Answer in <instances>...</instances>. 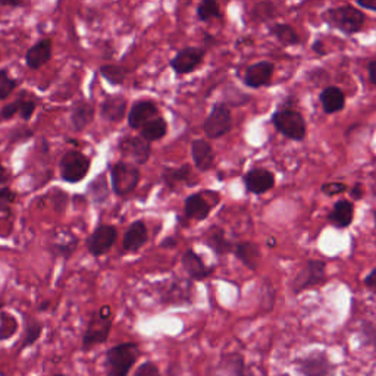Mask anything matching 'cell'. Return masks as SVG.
Returning a JSON list of instances; mask_svg holds the SVG:
<instances>
[{
	"instance_id": "obj_1",
	"label": "cell",
	"mask_w": 376,
	"mask_h": 376,
	"mask_svg": "<svg viewBox=\"0 0 376 376\" xmlns=\"http://www.w3.org/2000/svg\"><path fill=\"white\" fill-rule=\"evenodd\" d=\"M112 324H114V316H112V309H110L109 304H105L100 309L93 312L89 317L84 336H82V343H81L82 350L87 352V350H91V348L96 345L105 344L109 340L110 331H112Z\"/></svg>"
},
{
	"instance_id": "obj_2",
	"label": "cell",
	"mask_w": 376,
	"mask_h": 376,
	"mask_svg": "<svg viewBox=\"0 0 376 376\" xmlns=\"http://www.w3.org/2000/svg\"><path fill=\"white\" fill-rule=\"evenodd\" d=\"M140 354L137 343H122L109 348L105 359L106 376H128Z\"/></svg>"
},
{
	"instance_id": "obj_3",
	"label": "cell",
	"mask_w": 376,
	"mask_h": 376,
	"mask_svg": "<svg viewBox=\"0 0 376 376\" xmlns=\"http://www.w3.org/2000/svg\"><path fill=\"white\" fill-rule=\"evenodd\" d=\"M324 21L331 27L347 36L359 33L365 25V13L353 5L331 8L324 12Z\"/></svg>"
},
{
	"instance_id": "obj_4",
	"label": "cell",
	"mask_w": 376,
	"mask_h": 376,
	"mask_svg": "<svg viewBox=\"0 0 376 376\" xmlns=\"http://www.w3.org/2000/svg\"><path fill=\"white\" fill-rule=\"evenodd\" d=\"M140 179L142 172L133 163L121 160L110 166V183H112V191L118 197L131 194L140 184Z\"/></svg>"
},
{
	"instance_id": "obj_5",
	"label": "cell",
	"mask_w": 376,
	"mask_h": 376,
	"mask_svg": "<svg viewBox=\"0 0 376 376\" xmlns=\"http://www.w3.org/2000/svg\"><path fill=\"white\" fill-rule=\"evenodd\" d=\"M91 160L78 150H68L61 159V176L68 184H77L84 179L90 171Z\"/></svg>"
},
{
	"instance_id": "obj_6",
	"label": "cell",
	"mask_w": 376,
	"mask_h": 376,
	"mask_svg": "<svg viewBox=\"0 0 376 376\" xmlns=\"http://www.w3.org/2000/svg\"><path fill=\"white\" fill-rule=\"evenodd\" d=\"M272 122L275 128L289 140L301 142L306 137V121L304 118L292 109H281L273 114Z\"/></svg>"
},
{
	"instance_id": "obj_7",
	"label": "cell",
	"mask_w": 376,
	"mask_h": 376,
	"mask_svg": "<svg viewBox=\"0 0 376 376\" xmlns=\"http://www.w3.org/2000/svg\"><path fill=\"white\" fill-rule=\"evenodd\" d=\"M231 127H232V116L228 105L216 103L203 123V131L207 135V138L218 140V138L227 135L231 131Z\"/></svg>"
},
{
	"instance_id": "obj_8",
	"label": "cell",
	"mask_w": 376,
	"mask_h": 376,
	"mask_svg": "<svg viewBox=\"0 0 376 376\" xmlns=\"http://www.w3.org/2000/svg\"><path fill=\"white\" fill-rule=\"evenodd\" d=\"M326 281V263L322 260H309L292 281V292L300 294L301 291Z\"/></svg>"
},
{
	"instance_id": "obj_9",
	"label": "cell",
	"mask_w": 376,
	"mask_h": 376,
	"mask_svg": "<svg viewBox=\"0 0 376 376\" xmlns=\"http://www.w3.org/2000/svg\"><path fill=\"white\" fill-rule=\"evenodd\" d=\"M116 240H118V230L114 225L100 224L89 235L86 247L91 256L99 257L106 255L109 250L115 246Z\"/></svg>"
},
{
	"instance_id": "obj_10",
	"label": "cell",
	"mask_w": 376,
	"mask_h": 376,
	"mask_svg": "<svg viewBox=\"0 0 376 376\" xmlns=\"http://www.w3.org/2000/svg\"><path fill=\"white\" fill-rule=\"evenodd\" d=\"M204 54L206 50L203 47L187 46L175 54L171 59L170 65L176 75H187L196 71V69L203 63Z\"/></svg>"
},
{
	"instance_id": "obj_11",
	"label": "cell",
	"mask_w": 376,
	"mask_h": 376,
	"mask_svg": "<svg viewBox=\"0 0 376 376\" xmlns=\"http://www.w3.org/2000/svg\"><path fill=\"white\" fill-rule=\"evenodd\" d=\"M118 149L123 158H128L133 160V165H144L150 159L151 144L146 142L143 137H134V135H125L122 137Z\"/></svg>"
},
{
	"instance_id": "obj_12",
	"label": "cell",
	"mask_w": 376,
	"mask_h": 376,
	"mask_svg": "<svg viewBox=\"0 0 376 376\" xmlns=\"http://www.w3.org/2000/svg\"><path fill=\"white\" fill-rule=\"evenodd\" d=\"M194 176L196 175L193 174L190 165H181L176 168L168 166V168H163L160 174L163 184L172 191L178 190L179 187H193L194 184H197V179Z\"/></svg>"
},
{
	"instance_id": "obj_13",
	"label": "cell",
	"mask_w": 376,
	"mask_h": 376,
	"mask_svg": "<svg viewBox=\"0 0 376 376\" xmlns=\"http://www.w3.org/2000/svg\"><path fill=\"white\" fill-rule=\"evenodd\" d=\"M193 297V284L187 280L170 281L162 289V303L165 304H190Z\"/></svg>"
},
{
	"instance_id": "obj_14",
	"label": "cell",
	"mask_w": 376,
	"mask_h": 376,
	"mask_svg": "<svg viewBox=\"0 0 376 376\" xmlns=\"http://www.w3.org/2000/svg\"><path fill=\"white\" fill-rule=\"evenodd\" d=\"M160 116L159 107L151 100H138L128 112V125L133 130H142L147 122Z\"/></svg>"
},
{
	"instance_id": "obj_15",
	"label": "cell",
	"mask_w": 376,
	"mask_h": 376,
	"mask_svg": "<svg viewBox=\"0 0 376 376\" xmlns=\"http://www.w3.org/2000/svg\"><path fill=\"white\" fill-rule=\"evenodd\" d=\"M273 63L269 61H262L247 66L244 73V84L250 89H260L271 84L273 75Z\"/></svg>"
},
{
	"instance_id": "obj_16",
	"label": "cell",
	"mask_w": 376,
	"mask_h": 376,
	"mask_svg": "<svg viewBox=\"0 0 376 376\" xmlns=\"http://www.w3.org/2000/svg\"><path fill=\"white\" fill-rule=\"evenodd\" d=\"M181 264L191 281H203L215 272V266H207L194 250H187L181 257Z\"/></svg>"
},
{
	"instance_id": "obj_17",
	"label": "cell",
	"mask_w": 376,
	"mask_h": 376,
	"mask_svg": "<svg viewBox=\"0 0 376 376\" xmlns=\"http://www.w3.org/2000/svg\"><path fill=\"white\" fill-rule=\"evenodd\" d=\"M215 204L218 203L209 202L206 193H193L190 196H187L184 202V215L187 219L191 220H204L211 215V211Z\"/></svg>"
},
{
	"instance_id": "obj_18",
	"label": "cell",
	"mask_w": 376,
	"mask_h": 376,
	"mask_svg": "<svg viewBox=\"0 0 376 376\" xmlns=\"http://www.w3.org/2000/svg\"><path fill=\"white\" fill-rule=\"evenodd\" d=\"M207 376H253V373L246 369L240 354H227L209 370Z\"/></svg>"
},
{
	"instance_id": "obj_19",
	"label": "cell",
	"mask_w": 376,
	"mask_h": 376,
	"mask_svg": "<svg viewBox=\"0 0 376 376\" xmlns=\"http://www.w3.org/2000/svg\"><path fill=\"white\" fill-rule=\"evenodd\" d=\"M244 186L248 193L264 194L275 187V175L263 168L250 170L244 175Z\"/></svg>"
},
{
	"instance_id": "obj_20",
	"label": "cell",
	"mask_w": 376,
	"mask_h": 376,
	"mask_svg": "<svg viewBox=\"0 0 376 376\" xmlns=\"http://www.w3.org/2000/svg\"><path fill=\"white\" fill-rule=\"evenodd\" d=\"M53 54V43L50 38H41L25 53V65L31 71H37L41 66L50 62Z\"/></svg>"
},
{
	"instance_id": "obj_21",
	"label": "cell",
	"mask_w": 376,
	"mask_h": 376,
	"mask_svg": "<svg viewBox=\"0 0 376 376\" xmlns=\"http://www.w3.org/2000/svg\"><path fill=\"white\" fill-rule=\"evenodd\" d=\"M147 241H149V232L146 224L143 220H135L123 234L122 252L123 253L138 252Z\"/></svg>"
},
{
	"instance_id": "obj_22",
	"label": "cell",
	"mask_w": 376,
	"mask_h": 376,
	"mask_svg": "<svg viewBox=\"0 0 376 376\" xmlns=\"http://www.w3.org/2000/svg\"><path fill=\"white\" fill-rule=\"evenodd\" d=\"M191 158L199 171H211L215 165V150L204 138H197L191 143Z\"/></svg>"
},
{
	"instance_id": "obj_23",
	"label": "cell",
	"mask_w": 376,
	"mask_h": 376,
	"mask_svg": "<svg viewBox=\"0 0 376 376\" xmlns=\"http://www.w3.org/2000/svg\"><path fill=\"white\" fill-rule=\"evenodd\" d=\"M203 243L218 256H225L234 252V247H235V244H232L227 239L225 231L218 225L211 227L203 234Z\"/></svg>"
},
{
	"instance_id": "obj_24",
	"label": "cell",
	"mask_w": 376,
	"mask_h": 376,
	"mask_svg": "<svg viewBox=\"0 0 376 376\" xmlns=\"http://www.w3.org/2000/svg\"><path fill=\"white\" fill-rule=\"evenodd\" d=\"M299 369L304 376H328L331 372V363L325 354L313 353L297 361Z\"/></svg>"
},
{
	"instance_id": "obj_25",
	"label": "cell",
	"mask_w": 376,
	"mask_h": 376,
	"mask_svg": "<svg viewBox=\"0 0 376 376\" xmlns=\"http://www.w3.org/2000/svg\"><path fill=\"white\" fill-rule=\"evenodd\" d=\"M128 102L123 96H107L100 103V115L105 121L121 122L127 114Z\"/></svg>"
},
{
	"instance_id": "obj_26",
	"label": "cell",
	"mask_w": 376,
	"mask_h": 376,
	"mask_svg": "<svg viewBox=\"0 0 376 376\" xmlns=\"http://www.w3.org/2000/svg\"><path fill=\"white\" fill-rule=\"evenodd\" d=\"M96 115V107L91 102L81 100L73 106L71 116H69V122L73 125L74 131H84L89 125L93 122Z\"/></svg>"
},
{
	"instance_id": "obj_27",
	"label": "cell",
	"mask_w": 376,
	"mask_h": 376,
	"mask_svg": "<svg viewBox=\"0 0 376 376\" xmlns=\"http://www.w3.org/2000/svg\"><path fill=\"white\" fill-rule=\"evenodd\" d=\"M78 247V239L69 231H57L54 232V241L52 244V250L54 256L63 259H69Z\"/></svg>"
},
{
	"instance_id": "obj_28",
	"label": "cell",
	"mask_w": 376,
	"mask_h": 376,
	"mask_svg": "<svg viewBox=\"0 0 376 376\" xmlns=\"http://www.w3.org/2000/svg\"><path fill=\"white\" fill-rule=\"evenodd\" d=\"M232 253L250 271H256L257 269L262 255H260L259 247L255 243H250V241L236 243Z\"/></svg>"
},
{
	"instance_id": "obj_29",
	"label": "cell",
	"mask_w": 376,
	"mask_h": 376,
	"mask_svg": "<svg viewBox=\"0 0 376 376\" xmlns=\"http://www.w3.org/2000/svg\"><path fill=\"white\" fill-rule=\"evenodd\" d=\"M354 218V206L350 200H340L333 206L332 212L328 215V219L333 227L348 228L352 225Z\"/></svg>"
},
{
	"instance_id": "obj_30",
	"label": "cell",
	"mask_w": 376,
	"mask_h": 376,
	"mask_svg": "<svg viewBox=\"0 0 376 376\" xmlns=\"http://www.w3.org/2000/svg\"><path fill=\"white\" fill-rule=\"evenodd\" d=\"M319 99L326 114H337L345 106V94L336 86H329L322 90Z\"/></svg>"
},
{
	"instance_id": "obj_31",
	"label": "cell",
	"mask_w": 376,
	"mask_h": 376,
	"mask_svg": "<svg viewBox=\"0 0 376 376\" xmlns=\"http://www.w3.org/2000/svg\"><path fill=\"white\" fill-rule=\"evenodd\" d=\"M140 134L150 144L153 142H159L166 134H168V122H166L162 116H158L155 119H151L150 122H147L140 130Z\"/></svg>"
},
{
	"instance_id": "obj_32",
	"label": "cell",
	"mask_w": 376,
	"mask_h": 376,
	"mask_svg": "<svg viewBox=\"0 0 376 376\" xmlns=\"http://www.w3.org/2000/svg\"><path fill=\"white\" fill-rule=\"evenodd\" d=\"M269 31L283 46L300 45V41H301L297 31L288 24H273L271 25Z\"/></svg>"
},
{
	"instance_id": "obj_33",
	"label": "cell",
	"mask_w": 376,
	"mask_h": 376,
	"mask_svg": "<svg viewBox=\"0 0 376 376\" xmlns=\"http://www.w3.org/2000/svg\"><path fill=\"white\" fill-rule=\"evenodd\" d=\"M41 332H43V324H40L37 319L34 317H30L27 319V324H25V331H24V337H22V341L20 344V348H18V353L24 352L25 348H29L31 345H34L38 338L41 337Z\"/></svg>"
},
{
	"instance_id": "obj_34",
	"label": "cell",
	"mask_w": 376,
	"mask_h": 376,
	"mask_svg": "<svg viewBox=\"0 0 376 376\" xmlns=\"http://www.w3.org/2000/svg\"><path fill=\"white\" fill-rule=\"evenodd\" d=\"M100 75L112 86H121L123 84L125 78L128 75V69L119 66V65H103L99 69Z\"/></svg>"
},
{
	"instance_id": "obj_35",
	"label": "cell",
	"mask_w": 376,
	"mask_h": 376,
	"mask_svg": "<svg viewBox=\"0 0 376 376\" xmlns=\"http://www.w3.org/2000/svg\"><path fill=\"white\" fill-rule=\"evenodd\" d=\"M18 331V320L17 317L8 313L0 312V341L10 340Z\"/></svg>"
},
{
	"instance_id": "obj_36",
	"label": "cell",
	"mask_w": 376,
	"mask_h": 376,
	"mask_svg": "<svg viewBox=\"0 0 376 376\" xmlns=\"http://www.w3.org/2000/svg\"><path fill=\"white\" fill-rule=\"evenodd\" d=\"M197 20L202 22H207L215 18H220V8L219 3L215 2V0H204V2L199 3L197 6Z\"/></svg>"
},
{
	"instance_id": "obj_37",
	"label": "cell",
	"mask_w": 376,
	"mask_h": 376,
	"mask_svg": "<svg viewBox=\"0 0 376 376\" xmlns=\"http://www.w3.org/2000/svg\"><path fill=\"white\" fill-rule=\"evenodd\" d=\"M20 86L17 78H12L8 73V69H0V100H5Z\"/></svg>"
},
{
	"instance_id": "obj_38",
	"label": "cell",
	"mask_w": 376,
	"mask_h": 376,
	"mask_svg": "<svg viewBox=\"0 0 376 376\" xmlns=\"http://www.w3.org/2000/svg\"><path fill=\"white\" fill-rule=\"evenodd\" d=\"M25 94L27 93H22V96H20L17 100H13V102L8 103L6 106H3L2 109H0V121H9L15 115H20L22 103H24L25 97H27Z\"/></svg>"
},
{
	"instance_id": "obj_39",
	"label": "cell",
	"mask_w": 376,
	"mask_h": 376,
	"mask_svg": "<svg viewBox=\"0 0 376 376\" xmlns=\"http://www.w3.org/2000/svg\"><path fill=\"white\" fill-rule=\"evenodd\" d=\"M18 194L12 191L9 187L0 188V213L10 212V206L15 203Z\"/></svg>"
},
{
	"instance_id": "obj_40",
	"label": "cell",
	"mask_w": 376,
	"mask_h": 376,
	"mask_svg": "<svg viewBox=\"0 0 376 376\" xmlns=\"http://www.w3.org/2000/svg\"><path fill=\"white\" fill-rule=\"evenodd\" d=\"M252 17L256 21H268L275 17V6L272 3H257L252 9Z\"/></svg>"
},
{
	"instance_id": "obj_41",
	"label": "cell",
	"mask_w": 376,
	"mask_h": 376,
	"mask_svg": "<svg viewBox=\"0 0 376 376\" xmlns=\"http://www.w3.org/2000/svg\"><path fill=\"white\" fill-rule=\"evenodd\" d=\"M133 376H160V370L153 361H144L135 369Z\"/></svg>"
},
{
	"instance_id": "obj_42",
	"label": "cell",
	"mask_w": 376,
	"mask_h": 376,
	"mask_svg": "<svg viewBox=\"0 0 376 376\" xmlns=\"http://www.w3.org/2000/svg\"><path fill=\"white\" fill-rule=\"evenodd\" d=\"M37 109V103L34 99H29V97H25V100L22 103V107H21V112H20V118L22 121H30L36 112Z\"/></svg>"
},
{
	"instance_id": "obj_43",
	"label": "cell",
	"mask_w": 376,
	"mask_h": 376,
	"mask_svg": "<svg viewBox=\"0 0 376 376\" xmlns=\"http://www.w3.org/2000/svg\"><path fill=\"white\" fill-rule=\"evenodd\" d=\"M347 191V186L344 183H328L322 186V193L326 196H338V194Z\"/></svg>"
},
{
	"instance_id": "obj_44",
	"label": "cell",
	"mask_w": 376,
	"mask_h": 376,
	"mask_svg": "<svg viewBox=\"0 0 376 376\" xmlns=\"http://www.w3.org/2000/svg\"><path fill=\"white\" fill-rule=\"evenodd\" d=\"M33 135V131L30 128H15L10 133V142L12 143H22Z\"/></svg>"
},
{
	"instance_id": "obj_45",
	"label": "cell",
	"mask_w": 376,
	"mask_h": 376,
	"mask_svg": "<svg viewBox=\"0 0 376 376\" xmlns=\"http://www.w3.org/2000/svg\"><path fill=\"white\" fill-rule=\"evenodd\" d=\"M363 284L368 289H370L373 294H376V268L370 271L369 275L365 276V280H363Z\"/></svg>"
},
{
	"instance_id": "obj_46",
	"label": "cell",
	"mask_w": 376,
	"mask_h": 376,
	"mask_svg": "<svg viewBox=\"0 0 376 376\" xmlns=\"http://www.w3.org/2000/svg\"><path fill=\"white\" fill-rule=\"evenodd\" d=\"M365 333L366 337L373 343L376 344V325H365Z\"/></svg>"
},
{
	"instance_id": "obj_47",
	"label": "cell",
	"mask_w": 376,
	"mask_h": 376,
	"mask_svg": "<svg viewBox=\"0 0 376 376\" xmlns=\"http://www.w3.org/2000/svg\"><path fill=\"white\" fill-rule=\"evenodd\" d=\"M176 244H178V241H176V239H174V236H166V239H163L160 241L162 248H174V247H176Z\"/></svg>"
},
{
	"instance_id": "obj_48",
	"label": "cell",
	"mask_w": 376,
	"mask_h": 376,
	"mask_svg": "<svg viewBox=\"0 0 376 376\" xmlns=\"http://www.w3.org/2000/svg\"><path fill=\"white\" fill-rule=\"evenodd\" d=\"M368 71H369V80H370V82H372V84L376 86V59L372 61V62H369Z\"/></svg>"
},
{
	"instance_id": "obj_49",
	"label": "cell",
	"mask_w": 376,
	"mask_h": 376,
	"mask_svg": "<svg viewBox=\"0 0 376 376\" xmlns=\"http://www.w3.org/2000/svg\"><path fill=\"white\" fill-rule=\"evenodd\" d=\"M357 6L369 9V10H376V0H359Z\"/></svg>"
},
{
	"instance_id": "obj_50",
	"label": "cell",
	"mask_w": 376,
	"mask_h": 376,
	"mask_svg": "<svg viewBox=\"0 0 376 376\" xmlns=\"http://www.w3.org/2000/svg\"><path fill=\"white\" fill-rule=\"evenodd\" d=\"M9 178H10L9 171L2 165V162H0V186H5L9 181Z\"/></svg>"
},
{
	"instance_id": "obj_51",
	"label": "cell",
	"mask_w": 376,
	"mask_h": 376,
	"mask_svg": "<svg viewBox=\"0 0 376 376\" xmlns=\"http://www.w3.org/2000/svg\"><path fill=\"white\" fill-rule=\"evenodd\" d=\"M352 196H353V199H356V200L361 199V196H363V188H361V184H356V186L353 187V190H352Z\"/></svg>"
},
{
	"instance_id": "obj_52",
	"label": "cell",
	"mask_w": 376,
	"mask_h": 376,
	"mask_svg": "<svg viewBox=\"0 0 376 376\" xmlns=\"http://www.w3.org/2000/svg\"><path fill=\"white\" fill-rule=\"evenodd\" d=\"M0 5L2 6H9V8H22V6H27L29 3L27 2H5V0H0Z\"/></svg>"
},
{
	"instance_id": "obj_53",
	"label": "cell",
	"mask_w": 376,
	"mask_h": 376,
	"mask_svg": "<svg viewBox=\"0 0 376 376\" xmlns=\"http://www.w3.org/2000/svg\"><path fill=\"white\" fill-rule=\"evenodd\" d=\"M324 47V43H322V41H316V43L313 45V52H316L317 54H325L326 53V50L325 49H322Z\"/></svg>"
},
{
	"instance_id": "obj_54",
	"label": "cell",
	"mask_w": 376,
	"mask_h": 376,
	"mask_svg": "<svg viewBox=\"0 0 376 376\" xmlns=\"http://www.w3.org/2000/svg\"><path fill=\"white\" fill-rule=\"evenodd\" d=\"M49 304H50V301H49V300H47V301H45V303H41V304L38 306V309H40V310H46V309L49 308Z\"/></svg>"
},
{
	"instance_id": "obj_55",
	"label": "cell",
	"mask_w": 376,
	"mask_h": 376,
	"mask_svg": "<svg viewBox=\"0 0 376 376\" xmlns=\"http://www.w3.org/2000/svg\"><path fill=\"white\" fill-rule=\"evenodd\" d=\"M373 218H375V227H376V211H373Z\"/></svg>"
},
{
	"instance_id": "obj_56",
	"label": "cell",
	"mask_w": 376,
	"mask_h": 376,
	"mask_svg": "<svg viewBox=\"0 0 376 376\" xmlns=\"http://www.w3.org/2000/svg\"><path fill=\"white\" fill-rule=\"evenodd\" d=\"M53 376H65V375H53Z\"/></svg>"
},
{
	"instance_id": "obj_57",
	"label": "cell",
	"mask_w": 376,
	"mask_h": 376,
	"mask_svg": "<svg viewBox=\"0 0 376 376\" xmlns=\"http://www.w3.org/2000/svg\"><path fill=\"white\" fill-rule=\"evenodd\" d=\"M0 312H2V304H0Z\"/></svg>"
}]
</instances>
